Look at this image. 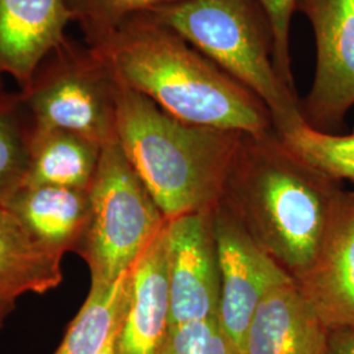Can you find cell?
Instances as JSON below:
<instances>
[{
    "label": "cell",
    "mask_w": 354,
    "mask_h": 354,
    "mask_svg": "<svg viewBox=\"0 0 354 354\" xmlns=\"http://www.w3.org/2000/svg\"><path fill=\"white\" fill-rule=\"evenodd\" d=\"M117 335V333H115ZM115 335H114L113 337L108 342V344L104 346V349H102V352L99 354H115V351H114V340H115Z\"/></svg>",
    "instance_id": "d4e9b609"
},
{
    "label": "cell",
    "mask_w": 354,
    "mask_h": 354,
    "mask_svg": "<svg viewBox=\"0 0 354 354\" xmlns=\"http://www.w3.org/2000/svg\"><path fill=\"white\" fill-rule=\"evenodd\" d=\"M32 130L20 92L0 86V205L26 183Z\"/></svg>",
    "instance_id": "ac0fdd59"
},
{
    "label": "cell",
    "mask_w": 354,
    "mask_h": 354,
    "mask_svg": "<svg viewBox=\"0 0 354 354\" xmlns=\"http://www.w3.org/2000/svg\"><path fill=\"white\" fill-rule=\"evenodd\" d=\"M294 281L326 328H354V192L342 190L317 259Z\"/></svg>",
    "instance_id": "30bf717a"
},
{
    "label": "cell",
    "mask_w": 354,
    "mask_h": 354,
    "mask_svg": "<svg viewBox=\"0 0 354 354\" xmlns=\"http://www.w3.org/2000/svg\"><path fill=\"white\" fill-rule=\"evenodd\" d=\"M70 21L64 0H0V86L10 75L24 88Z\"/></svg>",
    "instance_id": "7c38bea8"
},
{
    "label": "cell",
    "mask_w": 354,
    "mask_h": 354,
    "mask_svg": "<svg viewBox=\"0 0 354 354\" xmlns=\"http://www.w3.org/2000/svg\"><path fill=\"white\" fill-rule=\"evenodd\" d=\"M115 130L167 221L221 203L243 133L183 122L120 79Z\"/></svg>",
    "instance_id": "3957f363"
},
{
    "label": "cell",
    "mask_w": 354,
    "mask_h": 354,
    "mask_svg": "<svg viewBox=\"0 0 354 354\" xmlns=\"http://www.w3.org/2000/svg\"><path fill=\"white\" fill-rule=\"evenodd\" d=\"M298 1L299 0H259L273 26L276 70L279 77L291 88H295L291 70V20L298 10Z\"/></svg>",
    "instance_id": "7402d4cb"
},
{
    "label": "cell",
    "mask_w": 354,
    "mask_h": 354,
    "mask_svg": "<svg viewBox=\"0 0 354 354\" xmlns=\"http://www.w3.org/2000/svg\"><path fill=\"white\" fill-rule=\"evenodd\" d=\"M342 190V183L307 165L272 130L243 134L221 203L297 279L317 259Z\"/></svg>",
    "instance_id": "6da1fadb"
},
{
    "label": "cell",
    "mask_w": 354,
    "mask_h": 354,
    "mask_svg": "<svg viewBox=\"0 0 354 354\" xmlns=\"http://www.w3.org/2000/svg\"><path fill=\"white\" fill-rule=\"evenodd\" d=\"M218 268V322L239 354L256 307L290 276L261 250L222 203L212 212Z\"/></svg>",
    "instance_id": "ba28073f"
},
{
    "label": "cell",
    "mask_w": 354,
    "mask_h": 354,
    "mask_svg": "<svg viewBox=\"0 0 354 354\" xmlns=\"http://www.w3.org/2000/svg\"><path fill=\"white\" fill-rule=\"evenodd\" d=\"M315 37L317 64L301 113L308 127L336 133L354 106V0H299Z\"/></svg>",
    "instance_id": "52a82bcc"
},
{
    "label": "cell",
    "mask_w": 354,
    "mask_h": 354,
    "mask_svg": "<svg viewBox=\"0 0 354 354\" xmlns=\"http://www.w3.org/2000/svg\"><path fill=\"white\" fill-rule=\"evenodd\" d=\"M15 301H16L15 298L0 294V327L3 326L6 317L12 313L15 308Z\"/></svg>",
    "instance_id": "cb8c5ba5"
},
{
    "label": "cell",
    "mask_w": 354,
    "mask_h": 354,
    "mask_svg": "<svg viewBox=\"0 0 354 354\" xmlns=\"http://www.w3.org/2000/svg\"><path fill=\"white\" fill-rule=\"evenodd\" d=\"M102 146L64 130H32L23 187H61L88 190Z\"/></svg>",
    "instance_id": "2e32d148"
},
{
    "label": "cell",
    "mask_w": 354,
    "mask_h": 354,
    "mask_svg": "<svg viewBox=\"0 0 354 354\" xmlns=\"http://www.w3.org/2000/svg\"><path fill=\"white\" fill-rule=\"evenodd\" d=\"M322 354H354V328L329 329Z\"/></svg>",
    "instance_id": "603a6c76"
},
{
    "label": "cell",
    "mask_w": 354,
    "mask_h": 354,
    "mask_svg": "<svg viewBox=\"0 0 354 354\" xmlns=\"http://www.w3.org/2000/svg\"><path fill=\"white\" fill-rule=\"evenodd\" d=\"M328 330L290 279L260 301L241 354H322Z\"/></svg>",
    "instance_id": "4fadbf2b"
},
{
    "label": "cell",
    "mask_w": 354,
    "mask_h": 354,
    "mask_svg": "<svg viewBox=\"0 0 354 354\" xmlns=\"http://www.w3.org/2000/svg\"><path fill=\"white\" fill-rule=\"evenodd\" d=\"M264 102L283 133L304 122L301 99L274 66V33L259 0H178L150 13Z\"/></svg>",
    "instance_id": "277c9868"
},
{
    "label": "cell",
    "mask_w": 354,
    "mask_h": 354,
    "mask_svg": "<svg viewBox=\"0 0 354 354\" xmlns=\"http://www.w3.org/2000/svg\"><path fill=\"white\" fill-rule=\"evenodd\" d=\"M53 252H79L88 228V190L21 187L1 203Z\"/></svg>",
    "instance_id": "5bb4252c"
},
{
    "label": "cell",
    "mask_w": 354,
    "mask_h": 354,
    "mask_svg": "<svg viewBox=\"0 0 354 354\" xmlns=\"http://www.w3.org/2000/svg\"><path fill=\"white\" fill-rule=\"evenodd\" d=\"M129 270L112 285H91L86 302L76 314L54 354H99L117 333L127 304Z\"/></svg>",
    "instance_id": "e0dca14e"
},
{
    "label": "cell",
    "mask_w": 354,
    "mask_h": 354,
    "mask_svg": "<svg viewBox=\"0 0 354 354\" xmlns=\"http://www.w3.org/2000/svg\"><path fill=\"white\" fill-rule=\"evenodd\" d=\"M277 134L291 151L323 175L337 183H354V130L348 134L326 133L301 122Z\"/></svg>",
    "instance_id": "d6986e66"
},
{
    "label": "cell",
    "mask_w": 354,
    "mask_h": 354,
    "mask_svg": "<svg viewBox=\"0 0 354 354\" xmlns=\"http://www.w3.org/2000/svg\"><path fill=\"white\" fill-rule=\"evenodd\" d=\"M88 194V228L77 254L88 264L91 285L108 286L136 264L168 221L118 140L102 147Z\"/></svg>",
    "instance_id": "5b68a950"
},
{
    "label": "cell",
    "mask_w": 354,
    "mask_h": 354,
    "mask_svg": "<svg viewBox=\"0 0 354 354\" xmlns=\"http://www.w3.org/2000/svg\"><path fill=\"white\" fill-rule=\"evenodd\" d=\"M62 259L0 205V294L16 299L26 292L55 289L64 279Z\"/></svg>",
    "instance_id": "9a60e30c"
},
{
    "label": "cell",
    "mask_w": 354,
    "mask_h": 354,
    "mask_svg": "<svg viewBox=\"0 0 354 354\" xmlns=\"http://www.w3.org/2000/svg\"><path fill=\"white\" fill-rule=\"evenodd\" d=\"M213 209L178 216L165 226L171 327L218 315L221 285Z\"/></svg>",
    "instance_id": "9c48e42d"
},
{
    "label": "cell",
    "mask_w": 354,
    "mask_h": 354,
    "mask_svg": "<svg viewBox=\"0 0 354 354\" xmlns=\"http://www.w3.org/2000/svg\"><path fill=\"white\" fill-rule=\"evenodd\" d=\"M118 79L102 54L67 38L38 64L20 97L35 129L105 146L117 140Z\"/></svg>",
    "instance_id": "8992f818"
},
{
    "label": "cell",
    "mask_w": 354,
    "mask_h": 354,
    "mask_svg": "<svg viewBox=\"0 0 354 354\" xmlns=\"http://www.w3.org/2000/svg\"><path fill=\"white\" fill-rule=\"evenodd\" d=\"M95 50L127 87L183 122L250 136L274 130L252 91L150 13L127 20Z\"/></svg>",
    "instance_id": "7a4b0ae2"
},
{
    "label": "cell",
    "mask_w": 354,
    "mask_h": 354,
    "mask_svg": "<svg viewBox=\"0 0 354 354\" xmlns=\"http://www.w3.org/2000/svg\"><path fill=\"white\" fill-rule=\"evenodd\" d=\"M162 354H239L218 317L177 324L169 329Z\"/></svg>",
    "instance_id": "44dd1931"
},
{
    "label": "cell",
    "mask_w": 354,
    "mask_h": 354,
    "mask_svg": "<svg viewBox=\"0 0 354 354\" xmlns=\"http://www.w3.org/2000/svg\"><path fill=\"white\" fill-rule=\"evenodd\" d=\"M178 0H64L71 21L80 26L84 42L96 49L127 20L151 13Z\"/></svg>",
    "instance_id": "ffe728a7"
},
{
    "label": "cell",
    "mask_w": 354,
    "mask_h": 354,
    "mask_svg": "<svg viewBox=\"0 0 354 354\" xmlns=\"http://www.w3.org/2000/svg\"><path fill=\"white\" fill-rule=\"evenodd\" d=\"M171 329L165 228L129 269L115 354H162Z\"/></svg>",
    "instance_id": "8fae6325"
}]
</instances>
